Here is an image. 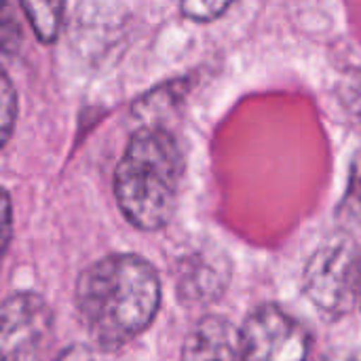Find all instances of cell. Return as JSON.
Returning <instances> with one entry per match:
<instances>
[{
	"mask_svg": "<svg viewBox=\"0 0 361 361\" xmlns=\"http://www.w3.org/2000/svg\"><path fill=\"white\" fill-rule=\"evenodd\" d=\"M74 305L95 347L114 351L154 322L161 307V279L146 258L110 254L78 275Z\"/></svg>",
	"mask_w": 361,
	"mask_h": 361,
	"instance_id": "cell-1",
	"label": "cell"
},
{
	"mask_svg": "<svg viewBox=\"0 0 361 361\" xmlns=\"http://www.w3.org/2000/svg\"><path fill=\"white\" fill-rule=\"evenodd\" d=\"M184 178V154L171 131L159 125L137 129L116 165L114 197L118 209L140 231L152 233L176 214Z\"/></svg>",
	"mask_w": 361,
	"mask_h": 361,
	"instance_id": "cell-2",
	"label": "cell"
},
{
	"mask_svg": "<svg viewBox=\"0 0 361 361\" xmlns=\"http://www.w3.org/2000/svg\"><path fill=\"white\" fill-rule=\"evenodd\" d=\"M360 258L357 243L349 235L326 239L311 256L302 275L307 298L326 315L347 313L357 300Z\"/></svg>",
	"mask_w": 361,
	"mask_h": 361,
	"instance_id": "cell-3",
	"label": "cell"
},
{
	"mask_svg": "<svg viewBox=\"0 0 361 361\" xmlns=\"http://www.w3.org/2000/svg\"><path fill=\"white\" fill-rule=\"evenodd\" d=\"M311 338L307 328L277 305H260L241 332V361H307Z\"/></svg>",
	"mask_w": 361,
	"mask_h": 361,
	"instance_id": "cell-4",
	"label": "cell"
},
{
	"mask_svg": "<svg viewBox=\"0 0 361 361\" xmlns=\"http://www.w3.org/2000/svg\"><path fill=\"white\" fill-rule=\"evenodd\" d=\"M53 328L42 296L19 292L0 305V361H38Z\"/></svg>",
	"mask_w": 361,
	"mask_h": 361,
	"instance_id": "cell-5",
	"label": "cell"
},
{
	"mask_svg": "<svg viewBox=\"0 0 361 361\" xmlns=\"http://www.w3.org/2000/svg\"><path fill=\"white\" fill-rule=\"evenodd\" d=\"M182 361H241L239 332L224 317L201 319L184 343Z\"/></svg>",
	"mask_w": 361,
	"mask_h": 361,
	"instance_id": "cell-6",
	"label": "cell"
},
{
	"mask_svg": "<svg viewBox=\"0 0 361 361\" xmlns=\"http://www.w3.org/2000/svg\"><path fill=\"white\" fill-rule=\"evenodd\" d=\"M182 273V290H186L192 300H212L220 296L228 283V269L222 258L214 262L203 254L195 256L188 262V271Z\"/></svg>",
	"mask_w": 361,
	"mask_h": 361,
	"instance_id": "cell-7",
	"label": "cell"
},
{
	"mask_svg": "<svg viewBox=\"0 0 361 361\" xmlns=\"http://www.w3.org/2000/svg\"><path fill=\"white\" fill-rule=\"evenodd\" d=\"M19 8L27 17L32 32L42 44H49L57 38L63 17V2H19Z\"/></svg>",
	"mask_w": 361,
	"mask_h": 361,
	"instance_id": "cell-8",
	"label": "cell"
},
{
	"mask_svg": "<svg viewBox=\"0 0 361 361\" xmlns=\"http://www.w3.org/2000/svg\"><path fill=\"white\" fill-rule=\"evenodd\" d=\"M17 121V91L11 76L0 68V150L8 142Z\"/></svg>",
	"mask_w": 361,
	"mask_h": 361,
	"instance_id": "cell-9",
	"label": "cell"
},
{
	"mask_svg": "<svg viewBox=\"0 0 361 361\" xmlns=\"http://www.w3.org/2000/svg\"><path fill=\"white\" fill-rule=\"evenodd\" d=\"M19 4L0 2V53L13 55L19 51L23 32H21V19L17 15Z\"/></svg>",
	"mask_w": 361,
	"mask_h": 361,
	"instance_id": "cell-10",
	"label": "cell"
},
{
	"mask_svg": "<svg viewBox=\"0 0 361 361\" xmlns=\"http://www.w3.org/2000/svg\"><path fill=\"white\" fill-rule=\"evenodd\" d=\"M231 8V2H220V0H209V2H201V0H188L180 6L182 15L192 19V21H212L218 19L222 13H226Z\"/></svg>",
	"mask_w": 361,
	"mask_h": 361,
	"instance_id": "cell-11",
	"label": "cell"
},
{
	"mask_svg": "<svg viewBox=\"0 0 361 361\" xmlns=\"http://www.w3.org/2000/svg\"><path fill=\"white\" fill-rule=\"evenodd\" d=\"M13 239V203L4 188H0V260L4 258Z\"/></svg>",
	"mask_w": 361,
	"mask_h": 361,
	"instance_id": "cell-12",
	"label": "cell"
},
{
	"mask_svg": "<svg viewBox=\"0 0 361 361\" xmlns=\"http://www.w3.org/2000/svg\"><path fill=\"white\" fill-rule=\"evenodd\" d=\"M57 361H93V355L87 347L82 345H72L70 349H66Z\"/></svg>",
	"mask_w": 361,
	"mask_h": 361,
	"instance_id": "cell-13",
	"label": "cell"
},
{
	"mask_svg": "<svg viewBox=\"0 0 361 361\" xmlns=\"http://www.w3.org/2000/svg\"><path fill=\"white\" fill-rule=\"evenodd\" d=\"M357 302L361 307V258H360V283H357Z\"/></svg>",
	"mask_w": 361,
	"mask_h": 361,
	"instance_id": "cell-14",
	"label": "cell"
},
{
	"mask_svg": "<svg viewBox=\"0 0 361 361\" xmlns=\"http://www.w3.org/2000/svg\"><path fill=\"white\" fill-rule=\"evenodd\" d=\"M360 110H361V91H360Z\"/></svg>",
	"mask_w": 361,
	"mask_h": 361,
	"instance_id": "cell-15",
	"label": "cell"
}]
</instances>
